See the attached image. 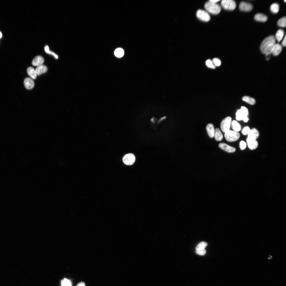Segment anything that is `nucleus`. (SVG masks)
Returning <instances> with one entry per match:
<instances>
[{
    "mask_svg": "<svg viewBox=\"0 0 286 286\" xmlns=\"http://www.w3.org/2000/svg\"><path fill=\"white\" fill-rule=\"evenodd\" d=\"M276 42V39L274 36L271 35L266 38L262 42L260 46L262 52L267 55L272 53Z\"/></svg>",
    "mask_w": 286,
    "mask_h": 286,
    "instance_id": "1",
    "label": "nucleus"
},
{
    "mask_svg": "<svg viewBox=\"0 0 286 286\" xmlns=\"http://www.w3.org/2000/svg\"><path fill=\"white\" fill-rule=\"evenodd\" d=\"M204 8L207 12L214 15L219 14L221 10V7L219 5L209 1L206 3Z\"/></svg>",
    "mask_w": 286,
    "mask_h": 286,
    "instance_id": "2",
    "label": "nucleus"
},
{
    "mask_svg": "<svg viewBox=\"0 0 286 286\" xmlns=\"http://www.w3.org/2000/svg\"><path fill=\"white\" fill-rule=\"evenodd\" d=\"M249 112L247 108L242 106L240 109L238 110L236 114V119L238 121L242 120L245 122H247L249 119L248 117Z\"/></svg>",
    "mask_w": 286,
    "mask_h": 286,
    "instance_id": "3",
    "label": "nucleus"
},
{
    "mask_svg": "<svg viewBox=\"0 0 286 286\" xmlns=\"http://www.w3.org/2000/svg\"><path fill=\"white\" fill-rule=\"evenodd\" d=\"M224 137L226 140L231 142L238 140L240 137V134L238 132L230 130L225 133Z\"/></svg>",
    "mask_w": 286,
    "mask_h": 286,
    "instance_id": "4",
    "label": "nucleus"
},
{
    "mask_svg": "<svg viewBox=\"0 0 286 286\" xmlns=\"http://www.w3.org/2000/svg\"><path fill=\"white\" fill-rule=\"evenodd\" d=\"M221 5L225 10L232 11L235 9L236 4V2L233 0H223Z\"/></svg>",
    "mask_w": 286,
    "mask_h": 286,
    "instance_id": "5",
    "label": "nucleus"
},
{
    "mask_svg": "<svg viewBox=\"0 0 286 286\" xmlns=\"http://www.w3.org/2000/svg\"><path fill=\"white\" fill-rule=\"evenodd\" d=\"M196 16L199 19L204 21H208L211 18V16L208 13L201 9L198 10L196 13Z\"/></svg>",
    "mask_w": 286,
    "mask_h": 286,
    "instance_id": "6",
    "label": "nucleus"
},
{
    "mask_svg": "<svg viewBox=\"0 0 286 286\" xmlns=\"http://www.w3.org/2000/svg\"><path fill=\"white\" fill-rule=\"evenodd\" d=\"M136 161V158L133 154L129 153L126 154L123 159V161L125 164L127 165H133Z\"/></svg>",
    "mask_w": 286,
    "mask_h": 286,
    "instance_id": "7",
    "label": "nucleus"
},
{
    "mask_svg": "<svg viewBox=\"0 0 286 286\" xmlns=\"http://www.w3.org/2000/svg\"><path fill=\"white\" fill-rule=\"evenodd\" d=\"M231 121V118L230 117H226L222 121L221 124V128L223 132L225 133L230 130Z\"/></svg>",
    "mask_w": 286,
    "mask_h": 286,
    "instance_id": "8",
    "label": "nucleus"
},
{
    "mask_svg": "<svg viewBox=\"0 0 286 286\" xmlns=\"http://www.w3.org/2000/svg\"><path fill=\"white\" fill-rule=\"evenodd\" d=\"M253 7L252 4L244 1L241 2L239 6L240 10L241 11L245 12L251 11L253 9Z\"/></svg>",
    "mask_w": 286,
    "mask_h": 286,
    "instance_id": "9",
    "label": "nucleus"
},
{
    "mask_svg": "<svg viewBox=\"0 0 286 286\" xmlns=\"http://www.w3.org/2000/svg\"><path fill=\"white\" fill-rule=\"evenodd\" d=\"M219 147L222 150L229 153L235 152L236 150L235 148L230 146L224 143L219 144Z\"/></svg>",
    "mask_w": 286,
    "mask_h": 286,
    "instance_id": "10",
    "label": "nucleus"
},
{
    "mask_svg": "<svg viewBox=\"0 0 286 286\" xmlns=\"http://www.w3.org/2000/svg\"><path fill=\"white\" fill-rule=\"evenodd\" d=\"M259 133L257 130L253 128L250 129V131L248 135V138L255 140H256L259 137Z\"/></svg>",
    "mask_w": 286,
    "mask_h": 286,
    "instance_id": "11",
    "label": "nucleus"
},
{
    "mask_svg": "<svg viewBox=\"0 0 286 286\" xmlns=\"http://www.w3.org/2000/svg\"><path fill=\"white\" fill-rule=\"evenodd\" d=\"M24 85L26 88L28 89H33L34 87L35 83L33 80L29 77L26 78L24 81Z\"/></svg>",
    "mask_w": 286,
    "mask_h": 286,
    "instance_id": "12",
    "label": "nucleus"
},
{
    "mask_svg": "<svg viewBox=\"0 0 286 286\" xmlns=\"http://www.w3.org/2000/svg\"><path fill=\"white\" fill-rule=\"evenodd\" d=\"M247 142L249 148L251 150H255L258 147V143L256 140L247 138Z\"/></svg>",
    "mask_w": 286,
    "mask_h": 286,
    "instance_id": "13",
    "label": "nucleus"
},
{
    "mask_svg": "<svg viewBox=\"0 0 286 286\" xmlns=\"http://www.w3.org/2000/svg\"><path fill=\"white\" fill-rule=\"evenodd\" d=\"M254 19L256 21L261 22H265L268 20V17L266 15L262 13H258L256 14Z\"/></svg>",
    "mask_w": 286,
    "mask_h": 286,
    "instance_id": "14",
    "label": "nucleus"
},
{
    "mask_svg": "<svg viewBox=\"0 0 286 286\" xmlns=\"http://www.w3.org/2000/svg\"><path fill=\"white\" fill-rule=\"evenodd\" d=\"M44 61V58L40 56H38L33 59L32 64L34 66H38L42 65Z\"/></svg>",
    "mask_w": 286,
    "mask_h": 286,
    "instance_id": "15",
    "label": "nucleus"
},
{
    "mask_svg": "<svg viewBox=\"0 0 286 286\" xmlns=\"http://www.w3.org/2000/svg\"><path fill=\"white\" fill-rule=\"evenodd\" d=\"M282 50L281 45L279 44H276L273 47L272 53L274 56H277L280 53Z\"/></svg>",
    "mask_w": 286,
    "mask_h": 286,
    "instance_id": "16",
    "label": "nucleus"
},
{
    "mask_svg": "<svg viewBox=\"0 0 286 286\" xmlns=\"http://www.w3.org/2000/svg\"><path fill=\"white\" fill-rule=\"evenodd\" d=\"M207 131L209 136L211 138L214 137L215 129L213 125L211 123L208 124L206 127Z\"/></svg>",
    "mask_w": 286,
    "mask_h": 286,
    "instance_id": "17",
    "label": "nucleus"
},
{
    "mask_svg": "<svg viewBox=\"0 0 286 286\" xmlns=\"http://www.w3.org/2000/svg\"><path fill=\"white\" fill-rule=\"evenodd\" d=\"M47 70V67L45 65H42L38 66L36 68L35 71L37 75H40L46 72Z\"/></svg>",
    "mask_w": 286,
    "mask_h": 286,
    "instance_id": "18",
    "label": "nucleus"
},
{
    "mask_svg": "<svg viewBox=\"0 0 286 286\" xmlns=\"http://www.w3.org/2000/svg\"><path fill=\"white\" fill-rule=\"evenodd\" d=\"M231 126L234 131L238 132L241 131V125L237 121L235 120L231 122Z\"/></svg>",
    "mask_w": 286,
    "mask_h": 286,
    "instance_id": "19",
    "label": "nucleus"
},
{
    "mask_svg": "<svg viewBox=\"0 0 286 286\" xmlns=\"http://www.w3.org/2000/svg\"><path fill=\"white\" fill-rule=\"evenodd\" d=\"M214 136L215 140L217 141H221L223 139V135L219 128H217L215 129Z\"/></svg>",
    "mask_w": 286,
    "mask_h": 286,
    "instance_id": "20",
    "label": "nucleus"
},
{
    "mask_svg": "<svg viewBox=\"0 0 286 286\" xmlns=\"http://www.w3.org/2000/svg\"><path fill=\"white\" fill-rule=\"evenodd\" d=\"M284 34V31L282 29L279 30L277 32L275 38L278 42H280L282 39Z\"/></svg>",
    "mask_w": 286,
    "mask_h": 286,
    "instance_id": "21",
    "label": "nucleus"
},
{
    "mask_svg": "<svg viewBox=\"0 0 286 286\" xmlns=\"http://www.w3.org/2000/svg\"><path fill=\"white\" fill-rule=\"evenodd\" d=\"M28 75L32 79H35L37 77V74L35 70L32 67H29L27 70Z\"/></svg>",
    "mask_w": 286,
    "mask_h": 286,
    "instance_id": "22",
    "label": "nucleus"
},
{
    "mask_svg": "<svg viewBox=\"0 0 286 286\" xmlns=\"http://www.w3.org/2000/svg\"><path fill=\"white\" fill-rule=\"evenodd\" d=\"M279 6L278 4L275 3L273 4L271 6L270 10L271 12L274 14L277 13L279 10Z\"/></svg>",
    "mask_w": 286,
    "mask_h": 286,
    "instance_id": "23",
    "label": "nucleus"
},
{
    "mask_svg": "<svg viewBox=\"0 0 286 286\" xmlns=\"http://www.w3.org/2000/svg\"><path fill=\"white\" fill-rule=\"evenodd\" d=\"M242 99L243 101L251 105H255L256 102L254 99L248 96H245L243 97Z\"/></svg>",
    "mask_w": 286,
    "mask_h": 286,
    "instance_id": "24",
    "label": "nucleus"
},
{
    "mask_svg": "<svg viewBox=\"0 0 286 286\" xmlns=\"http://www.w3.org/2000/svg\"><path fill=\"white\" fill-rule=\"evenodd\" d=\"M286 17H283L278 20L277 23V25L280 27L285 28L286 25Z\"/></svg>",
    "mask_w": 286,
    "mask_h": 286,
    "instance_id": "25",
    "label": "nucleus"
},
{
    "mask_svg": "<svg viewBox=\"0 0 286 286\" xmlns=\"http://www.w3.org/2000/svg\"><path fill=\"white\" fill-rule=\"evenodd\" d=\"M114 54L115 56L117 57L121 58L124 55V50L122 48H118L115 51Z\"/></svg>",
    "mask_w": 286,
    "mask_h": 286,
    "instance_id": "26",
    "label": "nucleus"
},
{
    "mask_svg": "<svg viewBox=\"0 0 286 286\" xmlns=\"http://www.w3.org/2000/svg\"><path fill=\"white\" fill-rule=\"evenodd\" d=\"M207 244L205 242H202L199 243L196 248V250H203L207 246Z\"/></svg>",
    "mask_w": 286,
    "mask_h": 286,
    "instance_id": "27",
    "label": "nucleus"
},
{
    "mask_svg": "<svg viewBox=\"0 0 286 286\" xmlns=\"http://www.w3.org/2000/svg\"><path fill=\"white\" fill-rule=\"evenodd\" d=\"M62 286H72L71 281L69 280L64 278L61 281Z\"/></svg>",
    "mask_w": 286,
    "mask_h": 286,
    "instance_id": "28",
    "label": "nucleus"
},
{
    "mask_svg": "<svg viewBox=\"0 0 286 286\" xmlns=\"http://www.w3.org/2000/svg\"><path fill=\"white\" fill-rule=\"evenodd\" d=\"M45 50L46 53L50 55H51L54 56L56 58L58 59V56L54 53L53 52L50 51L49 50V47L47 45H46L45 47Z\"/></svg>",
    "mask_w": 286,
    "mask_h": 286,
    "instance_id": "29",
    "label": "nucleus"
},
{
    "mask_svg": "<svg viewBox=\"0 0 286 286\" xmlns=\"http://www.w3.org/2000/svg\"><path fill=\"white\" fill-rule=\"evenodd\" d=\"M206 66L208 67L214 69L215 68V67L214 65L213 62L211 60H207L206 62Z\"/></svg>",
    "mask_w": 286,
    "mask_h": 286,
    "instance_id": "30",
    "label": "nucleus"
},
{
    "mask_svg": "<svg viewBox=\"0 0 286 286\" xmlns=\"http://www.w3.org/2000/svg\"><path fill=\"white\" fill-rule=\"evenodd\" d=\"M250 128L248 126H245L243 128L242 133L244 135H248L250 131Z\"/></svg>",
    "mask_w": 286,
    "mask_h": 286,
    "instance_id": "31",
    "label": "nucleus"
},
{
    "mask_svg": "<svg viewBox=\"0 0 286 286\" xmlns=\"http://www.w3.org/2000/svg\"><path fill=\"white\" fill-rule=\"evenodd\" d=\"M212 62L215 66H220L221 62L220 60L217 58H215L213 59Z\"/></svg>",
    "mask_w": 286,
    "mask_h": 286,
    "instance_id": "32",
    "label": "nucleus"
},
{
    "mask_svg": "<svg viewBox=\"0 0 286 286\" xmlns=\"http://www.w3.org/2000/svg\"><path fill=\"white\" fill-rule=\"evenodd\" d=\"M247 147L246 143L244 141H241L240 143V147L241 150L245 149Z\"/></svg>",
    "mask_w": 286,
    "mask_h": 286,
    "instance_id": "33",
    "label": "nucleus"
},
{
    "mask_svg": "<svg viewBox=\"0 0 286 286\" xmlns=\"http://www.w3.org/2000/svg\"><path fill=\"white\" fill-rule=\"evenodd\" d=\"M196 252L197 254L201 256L204 255L206 252V251L205 249L200 250H196Z\"/></svg>",
    "mask_w": 286,
    "mask_h": 286,
    "instance_id": "34",
    "label": "nucleus"
},
{
    "mask_svg": "<svg viewBox=\"0 0 286 286\" xmlns=\"http://www.w3.org/2000/svg\"><path fill=\"white\" fill-rule=\"evenodd\" d=\"M286 35H285V36L284 38V40H283V41H282V45L284 47H285L286 46Z\"/></svg>",
    "mask_w": 286,
    "mask_h": 286,
    "instance_id": "35",
    "label": "nucleus"
},
{
    "mask_svg": "<svg viewBox=\"0 0 286 286\" xmlns=\"http://www.w3.org/2000/svg\"><path fill=\"white\" fill-rule=\"evenodd\" d=\"M76 286H85V285L84 282H82L78 284Z\"/></svg>",
    "mask_w": 286,
    "mask_h": 286,
    "instance_id": "36",
    "label": "nucleus"
},
{
    "mask_svg": "<svg viewBox=\"0 0 286 286\" xmlns=\"http://www.w3.org/2000/svg\"><path fill=\"white\" fill-rule=\"evenodd\" d=\"M220 0H211L209 1L214 3H217L218 2L220 1Z\"/></svg>",
    "mask_w": 286,
    "mask_h": 286,
    "instance_id": "37",
    "label": "nucleus"
},
{
    "mask_svg": "<svg viewBox=\"0 0 286 286\" xmlns=\"http://www.w3.org/2000/svg\"><path fill=\"white\" fill-rule=\"evenodd\" d=\"M2 36V33L0 31V38H1Z\"/></svg>",
    "mask_w": 286,
    "mask_h": 286,
    "instance_id": "38",
    "label": "nucleus"
},
{
    "mask_svg": "<svg viewBox=\"0 0 286 286\" xmlns=\"http://www.w3.org/2000/svg\"><path fill=\"white\" fill-rule=\"evenodd\" d=\"M166 118V117H164L162 118H161V119L160 120V121H161V120H163V119H165V118Z\"/></svg>",
    "mask_w": 286,
    "mask_h": 286,
    "instance_id": "39",
    "label": "nucleus"
},
{
    "mask_svg": "<svg viewBox=\"0 0 286 286\" xmlns=\"http://www.w3.org/2000/svg\"><path fill=\"white\" fill-rule=\"evenodd\" d=\"M284 1L285 2H286V1Z\"/></svg>",
    "mask_w": 286,
    "mask_h": 286,
    "instance_id": "40",
    "label": "nucleus"
}]
</instances>
